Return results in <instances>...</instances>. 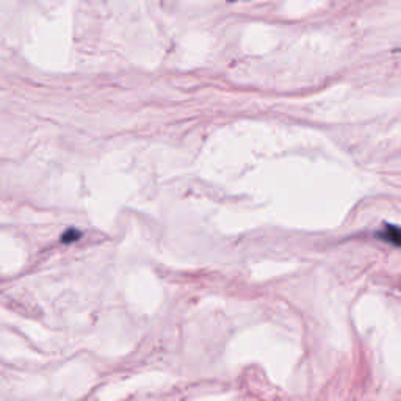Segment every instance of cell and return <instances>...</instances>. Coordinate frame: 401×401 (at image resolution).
<instances>
[{"mask_svg": "<svg viewBox=\"0 0 401 401\" xmlns=\"http://www.w3.org/2000/svg\"><path fill=\"white\" fill-rule=\"evenodd\" d=\"M380 239L384 242H389L395 247H401V227L392 226V225H385L383 231H380Z\"/></svg>", "mask_w": 401, "mask_h": 401, "instance_id": "6da1fadb", "label": "cell"}, {"mask_svg": "<svg viewBox=\"0 0 401 401\" xmlns=\"http://www.w3.org/2000/svg\"><path fill=\"white\" fill-rule=\"evenodd\" d=\"M80 239V232L76 231V229H69V231H66L64 235H63V242L64 243H72V242H76Z\"/></svg>", "mask_w": 401, "mask_h": 401, "instance_id": "7a4b0ae2", "label": "cell"}]
</instances>
